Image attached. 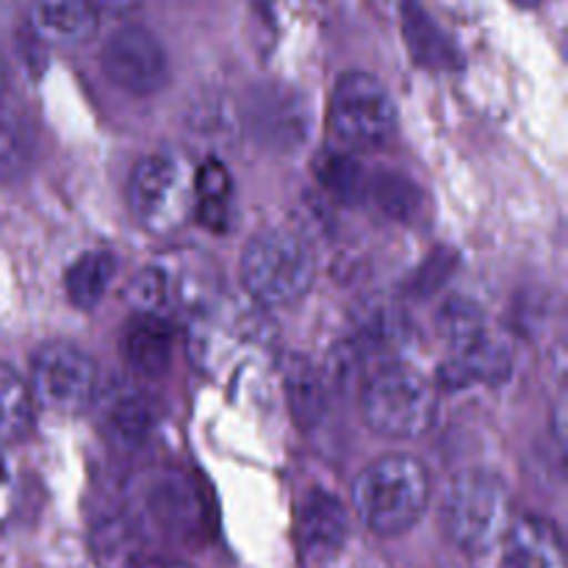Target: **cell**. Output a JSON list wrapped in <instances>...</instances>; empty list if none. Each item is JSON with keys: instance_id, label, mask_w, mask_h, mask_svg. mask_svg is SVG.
Returning <instances> with one entry per match:
<instances>
[{"instance_id": "6da1fadb", "label": "cell", "mask_w": 568, "mask_h": 568, "mask_svg": "<svg viewBox=\"0 0 568 568\" xmlns=\"http://www.w3.org/2000/svg\"><path fill=\"white\" fill-rule=\"evenodd\" d=\"M430 503V477L410 455H386L358 475L353 486L355 514L372 532L394 538L419 525Z\"/></svg>"}, {"instance_id": "7a4b0ae2", "label": "cell", "mask_w": 568, "mask_h": 568, "mask_svg": "<svg viewBox=\"0 0 568 568\" xmlns=\"http://www.w3.org/2000/svg\"><path fill=\"white\" fill-rule=\"evenodd\" d=\"M361 414L386 438H419L436 425V386L416 366L383 358L361 386Z\"/></svg>"}, {"instance_id": "3957f363", "label": "cell", "mask_w": 568, "mask_h": 568, "mask_svg": "<svg viewBox=\"0 0 568 568\" xmlns=\"http://www.w3.org/2000/svg\"><path fill=\"white\" fill-rule=\"evenodd\" d=\"M442 521L447 538L460 552H491L510 527L508 488L486 469L460 471L444 494Z\"/></svg>"}, {"instance_id": "277c9868", "label": "cell", "mask_w": 568, "mask_h": 568, "mask_svg": "<svg viewBox=\"0 0 568 568\" xmlns=\"http://www.w3.org/2000/svg\"><path fill=\"white\" fill-rule=\"evenodd\" d=\"M314 255L308 244L288 231L255 233L242 255L244 292L264 308H281L303 300L314 286Z\"/></svg>"}, {"instance_id": "5b68a950", "label": "cell", "mask_w": 568, "mask_h": 568, "mask_svg": "<svg viewBox=\"0 0 568 568\" xmlns=\"http://www.w3.org/2000/svg\"><path fill=\"white\" fill-rule=\"evenodd\" d=\"M128 203L150 233L178 231L194 209V175L175 155H148L131 172Z\"/></svg>"}, {"instance_id": "8992f818", "label": "cell", "mask_w": 568, "mask_h": 568, "mask_svg": "<svg viewBox=\"0 0 568 568\" xmlns=\"http://www.w3.org/2000/svg\"><path fill=\"white\" fill-rule=\"evenodd\" d=\"M331 128L347 148L386 142L397 128V105L381 78L364 70L344 72L333 89Z\"/></svg>"}, {"instance_id": "52a82bcc", "label": "cell", "mask_w": 568, "mask_h": 568, "mask_svg": "<svg viewBox=\"0 0 568 568\" xmlns=\"http://www.w3.org/2000/svg\"><path fill=\"white\" fill-rule=\"evenodd\" d=\"M31 397L53 414H78L98 388V366L75 344H44L33 358Z\"/></svg>"}, {"instance_id": "ba28073f", "label": "cell", "mask_w": 568, "mask_h": 568, "mask_svg": "<svg viewBox=\"0 0 568 568\" xmlns=\"http://www.w3.org/2000/svg\"><path fill=\"white\" fill-rule=\"evenodd\" d=\"M100 64L114 87L136 98L155 94L170 78L164 44L142 26H125L111 33L100 53Z\"/></svg>"}, {"instance_id": "9c48e42d", "label": "cell", "mask_w": 568, "mask_h": 568, "mask_svg": "<svg viewBox=\"0 0 568 568\" xmlns=\"http://www.w3.org/2000/svg\"><path fill=\"white\" fill-rule=\"evenodd\" d=\"M449 344V358L442 369L447 386H471V383H499L510 372V353L488 327L466 333Z\"/></svg>"}, {"instance_id": "30bf717a", "label": "cell", "mask_w": 568, "mask_h": 568, "mask_svg": "<svg viewBox=\"0 0 568 568\" xmlns=\"http://www.w3.org/2000/svg\"><path fill=\"white\" fill-rule=\"evenodd\" d=\"M503 547L499 568H566L564 541L558 530L544 519H519L508 527Z\"/></svg>"}, {"instance_id": "8fae6325", "label": "cell", "mask_w": 568, "mask_h": 568, "mask_svg": "<svg viewBox=\"0 0 568 568\" xmlns=\"http://www.w3.org/2000/svg\"><path fill=\"white\" fill-rule=\"evenodd\" d=\"M31 28L42 42L78 44L98 31L100 14L89 0H33Z\"/></svg>"}, {"instance_id": "7c38bea8", "label": "cell", "mask_w": 568, "mask_h": 568, "mask_svg": "<svg viewBox=\"0 0 568 568\" xmlns=\"http://www.w3.org/2000/svg\"><path fill=\"white\" fill-rule=\"evenodd\" d=\"M253 125L272 148H294L308 139V111L294 92L270 89L253 105Z\"/></svg>"}, {"instance_id": "4fadbf2b", "label": "cell", "mask_w": 568, "mask_h": 568, "mask_svg": "<svg viewBox=\"0 0 568 568\" xmlns=\"http://www.w3.org/2000/svg\"><path fill=\"white\" fill-rule=\"evenodd\" d=\"M347 530V510L342 499L314 488L300 510V538H303L305 552L316 558H331L344 547Z\"/></svg>"}, {"instance_id": "5bb4252c", "label": "cell", "mask_w": 568, "mask_h": 568, "mask_svg": "<svg viewBox=\"0 0 568 568\" xmlns=\"http://www.w3.org/2000/svg\"><path fill=\"white\" fill-rule=\"evenodd\" d=\"M122 358L133 372L159 377L170 369L172 361V331L161 316L139 314L122 331Z\"/></svg>"}, {"instance_id": "9a60e30c", "label": "cell", "mask_w": 568, "mask_h": 568, "mask_svg": "<svg viewBox=\"0 0 568 568\" xmlns=\"http://www.w3.org/2000/svg\"><path fill=\"white\" fill-rule=\"evenodd\" d=\"M403 31L410 55L419 64L433 67V70L458 67V50L449 44V39L438 31L436 22L425 14V9L416 0H405L403 3Z\"/></svg>"}, {"instance_id": "2e32d148", "label": "cell", "mask_w": 568, "mask_h": 568, "mask_svg": "<svg viewBox=\"0 0 568 568\" xmlns=\"http://www.w3.org/2000/svg\"><path fill=\"white\" fill-rule=\"evenodd\" d=\"M286 399L292 408L294 422L305 430L316 427L325 416L327 397H325V381H322L320 369L311 364L308 358H288L286 364Z\"/></svg>"}, {"instance_id": "e0dca14e", "label": "cell", "mask_w": 568, "mask_h": 568, "mask_svg": "<svg viewBox=\"0 0 568 568\" xmlns=\"http://www.w3.org/2000/svg\"><path fill=\"white\" fill-rule=\"evenodd\" d=\"M116 275V258L105 250L83 253L67 272V297L75 308L92 311L109 292Z\"/></svg>"}, {"instance_id": "ac0fdd59", "label": "cell", "mask_w": 568, "mask_h": 568, "mask_svg": "<svg viewBox=\"0 0 568 568\" xmlns=\"http://www.w3.org/2000/svg\"><path fill=\"white\" fill-rule=\"evenodd\" d=\"M33 419V397L28 383L17 372L0 364V444L22 438Z\"/></svg>"}, {"instance_id": "d6986e66", "label": "cell", "mask_w": 568, "mask_h": 568, "mask_svg": "<svg viewBox=\"0 0 568 568\" xmlns=\"http://www.w3.org/2000/svg\"><path fill=\"white\" fill-rule=\"evenodd\" d=\"M369 192L375 197L377 209L399 222H414L422 214V205H425L422 189L410 178L399 175V172H381L377 178H372Z\"/></svg>"}, {"instance_id": "ffe728a7", "label": "cell", "mask_w": 568, "mask_h": 568, "mask_svg": "<svg viewBox=\"0 0 568 568\" xmlns=\"http://www.w3.org/2000/svg\"><path fill=\"white\" fill-rule=\"evenodd\" d=\"M231 197V178L220 161L209 159L194 172V205L209 225H220Z\"/></svg>"}, {"instance_id": "44dd1931", "label": "cell", "mask_w": 568, "mask_h": 568, "mask_svg": "<svg viewBox=\"0 0 568 568\" xmlns=\"http://www.w3.org/2000/svg\"><path fill=\"white\" fill-rule=\"evenodd\" d=\"M33 155V133L17 114L0 111V178L20 175Z\"/></svg>"}, {"instance_id": "7402d4cb", "label": "cell", "mask_w": 568, "mask_h": 568, "mask_svg": "<svg viewBox=\"0 0 568 568\" xmlns=\"http://www.w3.org/2000/svg\"><path fill=\"white\" fill-rule=\"evenodd\" d=\"M320 183L342 200H355L364 186V170L349 155H325L320 161Z\"/></svg>"}, {"instance_id": "603a6c76", "label": "cell", "mask_w": 568, "mask_h": 568, "mask_svg": "<svg viewBox=\"0 0 568 568\" xmlns=\"http://www.w3.org/2000/svg\"><path fill=\"white\" fill-rule=\"evenodd\" d=\"M150 422H153L150 408L142 399L133 397V394L131 397H120L114 408H111V425H114L116 433H120L122 438H128V442H139V438L150 430Z\"/></svg>"}, {"instance_id": "cb8c5ba5", "label": "cell", "mask_w": 568, "mask_h": 568, "mask_svg": "<svg viewBox=\"0 0 568 568\" xmlns=\"http://www.w3.org/2000/svg\"><path fill=\"white\" fill-rule=\"evenodd\" d=\"M166 294V275L161 270H144L131 281L128 297L136 305L139 314H155Z\"/></svg>"}, {"instance_id": "d4e9b609", "label": "cell", "mask_w": 568, "mask_h": 568, "mask_svg": "<svg viewBox=\"0 0 568 568\" xmlns=\"http://www.w3.org/2000/svg\"><path fill=\"white\" fill-rule=\"evenodd\" d=\"M89 3L98 9V14L122 17V14H131L133 9H139V3H142V0H89Z\"/></svg>"}, {"instance_id": "484cf974", "label": "cell", "mask_w": 568, "mask_h": 568, "mask_svg": "<svg viewBox=\"0 0 568 568\" xmlns=\"http://www.w3.org/2000/svg\"><path fill=\"white\" fill-rule=\"evenodd\" d=\"M136 568H192L181 560H164V558H153V560H142Z\"/></svg>"}, {"instance_id": "4316f807", "label": "cell", "mask_w": 568, "mask_h": 568, "mask_svg": "<svg viewBox=\"0 0 568 568\" xmlns=\"http://www.w3.org/2000/svg\"><path fill=\"white\" fill-rule=\"evenodd\" d=\"M3 83H6V70H3V61H0V94H3Z\"/></svg>"}, {"instance_id": "83f0119b", "label": "cell", "mask_w": 568, "mask_h": 568, "mask_svg": "<svg viewBox=\"0 0 568 568\" xmlns=\"http://www.w3.org/2000/svg\"><path fill=\"white\" fill-rule=\"evenodd\" d=\"M516 3H521V6H536L538 0H516Z\"/></svg>"}, {"instance_id": "f1b7e54d", "label": "cell", "mask_w": 568, "mask_h": 568, "mask_svg": "<svg viewBox=\"0 0 568 568\" xmlns=\"http://www.w3.org/2000/svg\"><path fill=\"white\" fill-rule=\"evenodd\" d=\"M0 475H3V469H0Z\"/></svg>"}]
</instances>
